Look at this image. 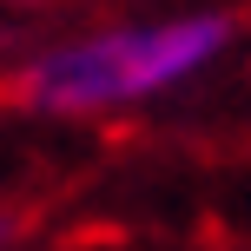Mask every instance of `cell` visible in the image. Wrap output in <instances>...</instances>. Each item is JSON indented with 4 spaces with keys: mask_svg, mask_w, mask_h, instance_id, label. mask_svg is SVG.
Here are the masks:
<instances>
[{
    "mask_svg": "<svg viewBox=\"0 0 251 251\" xmlns=\"http://www.w3.org/2000/svg\"><path fill=\"white\" fill-rule=\"evenodd\" d=\"M231 20L225 13H185L152 26H113V33L53 47L26 66V100L47 113H113L139 106L152 93H172L178 79L205 73L225 53Z\"/></svg>",
    "mask_w": 251,
    "mask_h": 251,
    "instance_id": "1",
    "label": "cell"
}]
</instances>
